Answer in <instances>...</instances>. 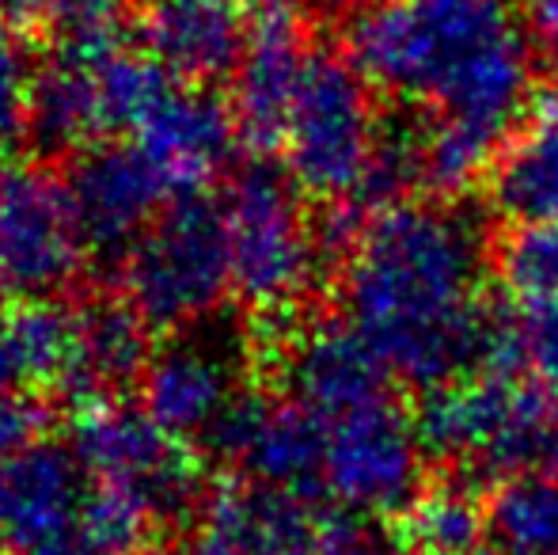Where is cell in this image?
Listing matches in <instances>:
<instances>
[{
  "instance_id": "obj_13",
  "label": "cell",
  "mask_w": 558,
  "mask_h": 555,
  "mask_svg": "<svg viewBox=\"0 0 558 555\" xmlns=\"http://www.w3.org/2000/svg\"><path fill=\"white\" fill-rule=\"evenodd\" d=\"M301 0H251V38L235 69L232 107L240 134L258 153H278L289 107L312 61Z\"/></svg>"
},
{
  "instance_id": "obj_20",
  "label": "cell",
  "mask_w": 558,
  "mask_h": 555,
  "mask_svg": "<svg viewBox=\"0 0 558 555\" xmlns=\"http://www.w3.org/2000/svg\"><path fill=\"white\" fill-rule=\"evenodd\" d=\"M486 179L490 206L509 221H558V92L532 107Z\"/></svg>"
},
{
  "instance_id": "obj_4",
  "label": "cell",
  "mask_w": 558,
  "mask_h": 555,
  "mask_svg": "<svg viewBox=\"0 0 558 555\" xmlns=\"http://www.w3.org/2000/svg\"><path fill=\"white\" fill-rule=\"evenodd\" d=\"M125 304L156 331L214 316L232 293L225 202L206 191L175 194L122 260Z\"/></svg>"
},
{
  "instance_id": "obj_8",
  "label": "cell",
  "mask_w": 558,
  "mask_h": 555,
  "mask_svg": "<svg viewBox=\"0 0 558 555\" xmlns=\"http://www.w3.org/2000/svg\"><path fill=\"white\" fill-rule=\"evenodd\" d=\"M426 445L418 422L396 400L327 422L324 495L357 518H403L426 491Z\"/></svg>"
},
{
  "instance_id": "obj_7",
  "label": "cell",
  "mask_w": 558,
  "mask_h": 555,
  "mask_svg": "<svg viewBox=\"0 0 558 555\" xmlns=\"http://www.w3.org/2000/svg\"><path fill=\"white\" fill-rule=\"evenodd\" d=\"M69 445L99 487L130 498L148 521H179L206 503V468L202 457L175 437L145 408L96 403L81 408Z\"/></svg>"
},
{
  "instance_id": "obj_34",
  "label": "cell",
  "mask_w": 558,
  "mask_h": 555,
  "mask_svg": "<svg viewBox=\"0 0 558 555\" xmlns=\"http://www.w3.org/2000/svg\"><path fill=\"white\" fill-rule=\"evenodd\" d=\"M15 381H20V373H15V365H12V354H8L4 335H0V393L15 388Z\"/></svg>"
},
{
  "instance_id": "obj_37",
  "label": "cell",
  "mask_w": 558,
  "mask_h": 555,
  "mask_svg": "<svg viewBox=\"0 0 558 555\" xmlns=\"http://www.w3.org/2000/svg\"><path fill=\"white\" fill-rule=\"evenodd\" d=\"M475 555H501L498 548H483V552H475Z\"/></svg>"
},
{
  "instance_id": "obj_24",
  "label": "cell",
  "mask_w": 558,
  "mask_h": 555,
  "mask_svg": "<svg viewBox=\"0 0 558 555\" xmlns=\"http://www.w3.org/2000/svg\"><path fill=\"white\" fill-rule=\"evenodd\" d=\"M490 270L517 309L558 304V221H513L490 240Z\"/></svg>"
},
{
  "instance_id": "obj_3",
  "label": "cell",
  "mask_w": 558,
  "mask_h": 555,
  "mask_svg": "<svg viewBox=\"0 0 558 555\" xmlns=\"http://www.w3.org/2000/svg\"><path fill=\"white\" fill-rule=\"evenodd\" d=\"M148 526L92 480L73 445L38 437L0 460V555H130Z\"/></svg>"
},
{
  "instance_id": "obj_22",
  "label": "cell",
  "mask_w": 558,
  "mask_h": 555,
  "mask_svg": "<svg viewBox=\"0 0 558 555\" xmlns=\"http://www.w3.org/2000/svg\"><path fill=\"white\" fill-rule=\"evenodd\" d=\"M486 536V498L463 475L426 487L399 518V541L418 555H475Z\"/></svg>"
},
{
  "instance_id": "obj_32",
  "label": "cell",
  "mask_w": 558,
  "mask_h": 555,
  "mask_svg": "<svg viewBox=\"0 0 558 555\" xmlns=\"http://www.w3.org/2000/svg\"><path fill=\"white\" fill-rule=\"evenodd\" d=\"M183 555H243V552H240V544L228 541L225 533H217V529L202 526V533L194 536V544Z\"/></svg>"
},
{
  "instance_id": "obj_21",
  "label": "cell",
  "mask_w": 558,
  "mask_h": 555,
  "mask_svg": "<svg viewBox=\"0 0 558 555\" xmlns=\"http://www.w3.org/2000/svg\"><path fill=\"white\" fill-rule=\"evenodd\" d=\"M486 533L501 555H558V480L521 472L486 495Z\"/></svg>"
},
{
  "instance_id": "obj_6",
  "label": "cell",
  "mask_w": 558,
  "mask_h": 555,
  "mask_svg": "<svg viewBox=\"0 0 558 555\" xmlns=\"http://www.w3.org/2000/svg\"><path fill=\"white\" fill-rule=\"evenodd\" d=\"M380 126L373 84L353 69V61L345 53L312 50L278 148L286 176L308 198L345 206L365 186Z\"/></svg>"
},
{
  "instance_id": "obj_31",
  "label": "cell",
  "mask_w": 558,
  "mask_h": 555,
  "mask_svg": "<svg viewBox=\"0 0 558 555\" xmlns=\"http://www.w3.org/2000/svg\"><path fill=\"white\" fill-rule=\"evenodd\" d=\"M46 8L50 0H0V20L15 31L46 27Z\"/></svg>"
},
{
  "instance_id": "obj_36",
  "label": "cell",
  "mask_w": 558,
  "mask_h": 555,
  "mask_svg": "<svg viewBox=\"0 0 558 555\" xmlns=\"http://www.w3.org/2000/svg\"><path fill=\"white\" fill-rule=\"evenodd\" d=\"M4 293H8V281L0 278V309H4Z\"/></svg>"
},
{
  "instance_id": "obj_19",
  "label": "cell",
  "mask_w": 558,
  "mask_h": 555,
  "mask_svg": "<svg viewBox=\"0 0 558 555\" xmlns=\"http://www.w3.org/2000/svg\"><path fill=\"white\" fill-rule=\"evenodd\" d=\"M107 134L99 61H76L53 53L31 84L27 137L43 156H76Z\"/></svg>"
},
{
  "instance_id": "obj_2",
  "label": "cell",
  "mask_w": 558,
  "mask_h": 555,
  "mask_svg": "<svg viewBox=\"0 0 558 555\" xmlns=\"http://www.w3.org/2000/svg\"><path fill=\"white\" fill-rule=\"evenodd\" d=\"M345 58L380 96L501 145L536 107L521 0H368L345 23Z\"/></svg>"
},
{
  "instance_id": "obj_33",
  "label": "cell",
  "mask_w": 558,
  "mask_h": 555,
  "mask_svg": "<svg viewBox=\"0 0 558 555\" xmlns=\"http://www.w3.org/2000/svg\"><path fill=\"white\" fill-rule=\"evenodd\" d=\"M301 4L319 15H353L361 4H368V0H301Z\"/></svg>"
},
{
  "instance_id": "obj_10",
  "label": "cell",
  "mask_w": 558,
  "mask_h": 555,
  "mask_svg": "<svg viewBox=\"0 0 558 555\" xmlns=\"http://www.w3.org/2000/svg\"><path fill=\"white\" fill-rule=\"evenodd\" d=\"M206 437L243 483L304 498L324 491L327 426L289 396L240 393Z\"/></svg>"
},
{
  "instance_id": "obj_16",
  "label": "cell",
  "mask_w": 558,
  "mask_h": 555,
  "mask_svg": "<svg viewBox=\"0 0 558 555\" xmlns=\"http://www.w3.org/2000/svg\"><path fill=\"white\" fill-rule=\"evenodd\" d=\"M141 408L175 437H206L235 400V373L221 347L171 339L141 373Z\"/></svg>"
},
{
  "instance_id": "obj_11",
  "label": "cell",
  "mask_w": 558,
  "mask_h": 555,
  "mask_svg": "<svg viewBox=\"0 0 558 555\" xmlns=\"http://www.w3.org/2000/svg\"><path fill=\"white\" fill-rule=\"evenodd\" d=\"M65 186L84 248L118 263L160 217V209L168 206L163 198L171 194L168 179L137 141H96L76 153Z\"/></svg>"
},
{
  "instance_id": "obj_14",
  "label": "cell",
  "mask_w": 558,
  "mask_h": 555,
  "mask_svg": "<svg viewBox=\"0 0 558 555\" xmlns=\"http://www.w3.org/2000/svg\"><path fill=\"white\" fill-rule=\"evenodd\" d=\"M141 53L168 76L214 88L235 76L251 38V0H141Z\"/></svg>"
},
{
  "instance_id": "obj_35",
  "label": "cell",
  "mask_w": 558,
  "mask_h": 555,
  "mask_svg": "<svg viewBox=\"0 0 558 555\" xmlns=\"http://www.w3.org/2000/svg\"><path fill=\"white\" fill-rule=\"evenodd\" d=\"M130 555H179V552L160 548V544H141V548H137V552H130Z\"/></svg>"
},
{
  "instance_id": "obj_18",
  "label": "cell",
  "mask_w": 558,
  "mask_h": 555,
  "mask_svg": "<svg viewBox=\"0 0 558 555\" xmlns=\"http://www.w3.org/2000/svg\"><path fill=\"white\" fill-rule=\"evenodd\" d=\"M202 526L235 541L243 555H316L324 510H312L304 495L235 483L209 498Z\"/></svg>"
},
{
  "instance_id": "obj_28",
  "label": "cell",
  "mask_w": 558,
  "mask_h": 555,
  "mask_svg": "<svg viewBox=\"0 0 558 555\" xmlns=\"http://www.w3.org/2000/svg\"><path fill=\"white\" fill-rule=\"evenodd\" d=\"M316 555H399V541L384 533L380 521L373 518L327 510Z\"/></svg>"
},
{
  "instance_id": "obj_5",
  "label": "cell",
  "mask_w": 558,
  "mask_h": 555,
  "mask_svg": "<svg viewBox=\"0 0 558 555\" xmlns=\"http://www.w3.org/2000/svg\"><path fill=\"white\" fill-rule=\"evenodd\" d=\"M232 293L263 319H289L327 267L296 183L263 164L240 171L225 194Z\"/></svg>"
},
{
  "instance_id": "obj_9",
  "label": "cell",
  "mask_w": 558,
  "mask_h": 555,
  "mask_svg": "<svg viewBox=\"0 0 558 555\" xmlns=\"http://www.w3.org/2000/svg\"><path fill=\"white\" fill-rule=\"evenodd\" d=\"M84 237L65 179L38 164H0V278L23 297H53L76 278Z\"/></svg>"
},
{
  "instance_id": "obj_30",
  "label": "cell",
  "mask_w": 558,
  "mask_h": 555,
  "mask_svg": "<svg viewBox=\"0 0 558 555\" xmlns=\"http://www.w3.org/2000/svg\"><path fill=\"white\" fill-rule=\"evenodd\" d=\"M536 65L558 84V0H521Z\"/></svg>"
},
{
  "instance_id": "obj_15",
  "label": "cell",
  "mask_w": 558,
  "mask_h": 555,
  "mask_svg": "<svg viewBox=\"0 0 558 555\" xmlns=\"http://www.w3.org/2000/svg\"><path fill=\"white\" fill-rule=\"evenodd\" d=\"M240 137L235 107L214 88L183 81L171 84L168 96L133 134V141L148 153V160L168 179L171 194L206 191L235 160Z\"/></svg>"
},
{
  "instance_id": "obj_1",
  "label": "cell",
  "mask_w": 558,
  "mask_h": 555,
  "mask_svg": "<svg viewBox=\"0 0 558 555\" xmlns=\"http://www.w3.org/2000/svg\"><path fill=\"white\" fill-rule=\"evenodd\" d=\"M490 240L448 198L376 209L338 263L342 316L396 385L429 393L483 370L498 304L486 301Z\"/></svg>"
},
{
  "instance_id": "obj_25",
  "label": "cell",
  "mask_w": 558,
  "mask_h": 555,
  "mask_svg": "<svg viewBox=\"0 0 558 555\" xmlns=\"http://www.w3.org/2000/svg\"><path fill=\"white\" fill-rule=\"evenodd\" d=\"M175 76H168L153 58L130 50H114L99 61V96H104L107 134H137L141 122L156 111L171 92Z\"/></svg>"
},
{
  "instance_id": "obj_12",
  "label": "cell",
  "mask_w": 558,
  "mask_h": 555,
  "mask_svg": "<svg viewBox=\"0 0 558 555\" xmlns=\"http://www.w3.org/2000/svg\"><path fill=\"white\" fill-rule=\"evenodd\" d=\"M281 381L289 400L324 426L396 400V377L345 316L289 327L281 339Z\"/></svg>"
},
{
  "instance_id": "obj_29",
  "label": "cell",
  "mask_w": 558,
  "mask_h": 555,
  "mask_svg": "<svg viewBox=\"0 0 558 555\" xmlns=\"http://www.w3.org/2000/svg\"><path fill=\"white\" fill-rule=\"evenodd\" d=\"M43 422H46L43 408H38L31 396L15 393V388L0 393V460L20 453L23 445L38 442Z\"/></svg>"
},
{
  "instance_id": "obj_23",
  "label": "cell",
  "mask_w": 558,
  "mask_h": 555,
  "mask_svg": "<svg viewBox=\"0 0 558 555\" xmlns=\"http://www.w3.org/2000/svg\"><path fill=\"white\" fill-rule=\"evenodd\" d=\"M0 335L23 385L58 388L73 350V309L50 297H27L20 309L0 319Z\"/></svg>"
},
{
  "instance_id": "obj_27",
  "label": "cell",
  "mask_w": 558,
  "mask_h": 555,
  "mask_svg": "<svg viewBox=\"0 0 558 555\" xmlns=\"http://www.w3.org/2000/svg\"><path fill=\"white\" fill-rule=\"evenodd\" d=\"M521 370L558 396V304L513 309Z\"/></svg>"
},
{
  "instance_id": "obj_26",
  "label": "cell",
  "mask_w": 558,
  "mask_h": 555,
  "mask_svg": "<svg viewBox=\"0 0 558 555\" xmlns=\"http://www.w3.org/2000/svg\"><path fill=\"white\" fill-rule=\"evenodd\" d=\"M20 31L0 20V153L27 137V111H31V84L35 73L27 69V53L20 46Z\"/></svg>"
},
{
  "instance_id": "obj_17",
  "label": "cell",
  "mask_w": 558,
  "mask_h": 555,
  "mask_svg": "<svg viewBox=\"0 0 558 555\" xmlns=\"http://www.w3.org/2000/svg\"><path fill=\"white\" fill-rule=\"evenodd\" d=\"M148 327L125 301H84L73 309V350L58 393L76 408L111 403L148 365Z\"/></svg>"
}]
</instances>
